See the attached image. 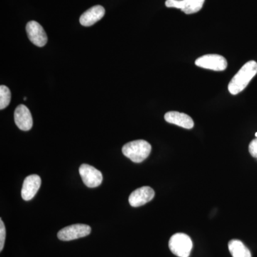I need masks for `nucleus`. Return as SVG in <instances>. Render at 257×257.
Wrapping results in <instances>:
<instances>
[{
  "mask_svg": "<svg viewBox=\"0 0 257 257\" xmlns=\"http://www.w3.org/2000/svg\"><path fill=\"white\" fill-rule=\"evenodd\" d=\"M257 74V63L255 61H248L235 74L228 85V90L232 95L242 92L253 77Z\"/></svg>",
  "mask_w": 257,
  "mask_h": 257,
  "instance_id": "1",
  "label": "nucleus"
},
{
  "mask_svg": "<svg viewBox=\"0 0 257 257\" xmlns=\"http://www.w3.org/2000/svg\"><path fill=\"white\" fill-rule=\"evenodd\" d=\"M151 151V145L143 140L130 142L122 147L123 155L135 163H140L146 160Z\"/></svg>",
  "mask_w": 257,
  "mask_h": 257,
  "instance_id": "2",
  "label": "nucleus"
},
{
  "mask_svg": "<svg viewBox=\"0 0 257 257\" xmlns=\"http://www.w3.org/2000/svg\"><path fill=\"white\" fill-rule=\"evenodd\" d=\"M169 247L176 256L189 257L192 251L193 243L188 235L183 233H177L170 238Z\"/></svg>",
  "mask_w": 257,
  "mask_h": 257,
  "instance_id": "3",
  "label": "nucleus"
},
{
  "mask_svg": "<svg viewBox=\"0 0 257 257\" xmlns=\"http://www.w3.org/2000/svg\"><path fill=\"white\" fill-rule=\"evenodd\" d=\"M91 233L89 225L83 224H72L60 230L57 234L58 239L62 241H72L87 236Z\"/></svg>",
  "mask_w": 257,
  "mask_h": 257,
  "instance_id": "4",
  "label": "nucleus"
},
{
  "mask_svg": "<svg viewBox=\"0 0 257 257\" xmlns=\"http://www.w3.org/2000/svg\"><path fill=\"white\" fill-rule=\"evenodd\" d=\"M195 64L202 68L221 72L227 67V61L223 56L210 54L199 57L196 60Z\"/></svg>",
  "mask_w": 257,
  "mask_h": 257,
  "instance_id": "5",
  "label": "nucleus"
},
{
  "mask_svg": "<svg viewBox=\"0 0 257 257\" xmlns=\"http://www.w3.org/2000/svg\"><path fill=\"white\" fill-rule=\"evenodd\" d=\"M83 182L89 188L99 187L103 180L102 174L92 166L83 164L79 169Z\"/></svg>",
  "mask_w": 257,
  "mask_h": 257,
  "instance_id": "6",
  "label": "nucleus"
},
{
  "mask_svg": "<svg viewBox=\"0 0 257 257\" xmlns=\"http://www.w3.org/2000/svg\"><path fill=\"white\" fill-rule=\"evenodd\" d=\"M205 0H167V8H177L185 14L192 15L200 11Z\"/></svg>",
  "mask_w": 257,
  "mask_h": 257,
  "instance_id": "7",
  "label": "nucleus"
},
{
  "mask_svg": "<svg viewBox=\"0 0 257 257\" xmlns=\"http://www.w3.org/2000/svg\"><path fill=\"white\" fill-rule=\"evenodd\" d=\"M26 31L30 41L37 47H44L47 42L46 32L38 23L29 22L26 26Z\"/></svg>",
  "mask_w": 257,
  "mask_h": 257,
  "instance_id": "8",
  "label": "nucleus"
},
{
  "mask_svg": "<svg viewBox=\"0 0 257 257\" xmlns=\"http://www.w3.org/2000/svg\"><path fill=\"white\" fill-rule=\"evenodd\" d=\"M155 193L150 187H143L134 191L130 197L128 202L133 207H139L150 202L155 197Z\"/></svg>",
  "mask_w": 257,
  "mask_h": 257,
  "instance_id": "9",
  "label": "nucleus"
},
{
  "mask_svg": "<svg viewBox=\"0 0 257 257\" xmlns=\"http://www.w3.org/2000/svg\"><path fill=\"white\" fill-rule=\"evenodd\" d=\"M42 180L40 176L32 175L25 179L22 189V197L24 200L30 201L35 197L41 187Z\"/></svg>",
  "mask_w": 257,
  "mask_h": 257,
  "instance_id": "10",
  "label": "nucleus"
},
{
  "mask_svg": "<svg viewBox=\"0 0 257 257\" xmlns=\"http://www.w3.org/2000/svg\"><path fill=\"white\" fill-rule=\"evenodd\" d=\"M15 124L23 131H29L33 126V120L30 109L24 104L16 108L14 114Z\"/></svg>",
  "mask_w": 257,
  "mask_h": 257,
  "instance_id": "11",
  "label": "nucleus"
},
{
  "mask_svg": "<svg viewBox=\"0 0 257 257\" xmlns=\"http://www.w3.org/2000/svg\"><path fill=\"white\" fill-rule=\"evenodd\" d=\"M165 119L170 124H175L187 130L194 127V121L189 115L179 111H172L166 113Z\"/></svg>",
  "mask_w": 257,
  "mask_h": 257,
  "instance_id": "12",
  "label": "nucleus"
},
{
  "mask_svg": "<svg viewBox=\"0 0 257 257\" xmlns=\"http://www.w3.org/2000/svg\"><path fill=\"white\" fill-rule=\"evenodd\" d=\"M105 14V10L100 5L92 7L81 15L79 22L84 27H90L101 20Z\"/></svg>",
  "mask_w": 257,
  "mask_h": 257,
  "instance_id": "13",
  "label": "nucleus"
},
{
  "mask_svg": "<svg viewBox=\"0 0 257 257\" xmlns=\"http://www.w3.org/2000/svg\"><path fill=\"white\" fill-rule=\"evenodd\" d=\"M228 248L232 257H251V251L240 240H231L228 243Z\"/></svg>",
  "mask_w": 257,
  "mask_h": 257,
  "instance_id": "14",
  "label": "nucleus"
},
{
  "mask_svg": "<svg viewBox=\"0 0 257 257\" xmlns=\"http://www.w3.org/2000/svg\"><path fill=\"white\" fill-rule=\"evenodd\" d=\"M11 101V92L9 88L5 85L0 86V109H5Z\"/></svg>",
  "mask_w": 257,
  "mask_h": 257,
  "instance_id": "15",
  "label": "nucleus"
},
{
  "mask_svg": "<svg viewBox=\"0 0 257 257\" xmlns=\"http://www.w3.org/2000/svg\"><path fill=\"white\" fill-rule=\"evenodd\" d=\"M5 239H6V229L3 219H0V251L4 248Z\"/></svg>",
  "mask_w": 257,
  "mask_h": 257,
  "instance_id": "16",
  "label": "nucleus"
},
{
  "mask_svg": "<svg viewBox=\"0 0 257 257\" xmlns=\"http://www.w3.org/2000/svg\"><path fill=\"white\" fill-rule=\"evenodd\" d=\"M248 152L251 156L257 158V138L250 143L248 145Z\"/></svg>",
  "mask_w": 257,
  "mask_h": 257,
  "instance_id": "17",
  "label": "nucleus"
},
{
  "mask_svg": "<svg viewBox=\"0 0 257 257\" xmlns=\"http://www.w3.org/2000/svg\"><path fill=\"white\" fill-rule=\"evenodd\" d=\"M24 100H27V97L24 98Z\"/></svg>",
  "mask_w": 257,
  "mask_h": 257,
  "instance_id": "18",
  "label": "nucleus"
},
{
  "mask_svg": "<svg viewBox=\"0 0 257 257\" xmlns=\"http://www.w3.org/2000/svg\"><path fill=\"white\" fill-rule=\"evenodd\" d=\"M255 137H256V138H257V133H256V134H255Z\"/></svg>",
  "mask_w": 257,
  "mask_h": 257,
  "instance_id": "19",
  "label": "nucleus"
}]
</instances>
